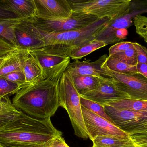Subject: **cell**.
Masks as SVG:
<instances>
[{
	"label": "cell",
	"instance_id": "cell-1",
	"mask_svg": "<svg viewBox=\"0 0 147 147\" xmlns=\"http://www.w3.org/2000/svg\"><path fill=\"white\" fill-rule=\"evenodd\" d=\"M70 61L53 70L35 83L22 89L12 100L23 113L39 119L51 118L61 107L59 83Z\"/></svg>",
	"mask_w": 147,
	"mask_h": 147
},
{
	"label": "cell",
	"instance_id": "cell-2",
	"mask_svg": "<svg viewBox=\"0 0 147 147\" xmlns=\"http://www.w3.org/2000/svg\"><path fill=\"white\" fill-rule=\"evenodd\" d=\"M51 118L39 119L25 113L0 126L2 147H49L53 139L62 135Z\"/></svg>",
	"mask_w": 147,
	"mask_h": 147
},
{
	"label": "cell",
	"instance_id": "cell-3",
	"mask_svg": "<svg viewBox=\"0 0 147 147\" xmlns=\"http://www.w3.org/2000/svg\"><path fill=\"white\" fill-rule=\"evenodd\" d=\"M59 91L61 107L68 113L75 135L83 139L89 138L82 114L80 96L70 76L65 71L60 77Z\"/></svg>",
	"mask_w": 147,
	"mask_h": 147
},
{
	"label": "cell",
	"instance_id": "cell-4",
	"mask_svg": "<svg viewBox=\"0 0 147 147\" xmlns=\"http://www.w3.org/2000/svg\"><path fill=\"white\" fill-rule=\"evenodd\" d=\"M109 18L99 19L92 24L78 30L58 33L40 32L45 46L59 49H68L80 46L95 39L96 34L102 29Z\"/></svg>",
	"mask_w": 147,
	"mask_h": 147
},
{
	"label": "cell",
	"instance_id": "cell-5",
	"mask_svg": "<svg viewBox=\"0 0 147 147\" xmlns=\"http://www.w3.org/2000/svg\"><path fill=\"white\" fill-rule=\"evenodd\" d=\"M73 13L114 19L128 8L131 0H69Z\"/></svg>",
	"mask_w": 147,
	"mask_h": 147
},
{
	"label": "cell",
	"instance_id": "cell-6",
	"mask_svg": "<svg viewBox=\"0 0 147 147\" xmlns=\"http://www.w3.org/2000/svg\"><path fill=\"white\" fill-rule=\"evenodd\" d=\"M147 13V0H131L126 11L114 19L106 22L98 31L95 39L104 42L106 45L112 44L115 32L119 29L126 28L133 25L134 19L139 15Z\"/></svg>",
	"mask_w": 147,
	"mask_h": 147
},
{
	"label": "cell",
	"instance_id": "cell-7",
	"mask_svg": "<svg viewBox=\"0 0 147 147\" xmlns=\"http://www.w3.org/2000/svg\"><path fill=\"white\" fill-rule=\"evenodd\" d=\"M40 32L47 33H58L85 27L99 20L92 15L73 13L71 17L60 20H45L37 17L30 18Z\"/></svg>",
	"mask_w": 147,
	"mask_h": 147
},
{
	"label": "cell",
	"instance_id": "cell-8",
	"mask_svg": "<svg viewBox=\"0 0 147 147\" xmlns=\"http://www.w3.org/2000/svg\"><path fill=\"white\" fill-rule=\"evenodd\" d=\"M102 67L113 79L115 86L127 94L129 99L147 101V78L139 73H118L111 70L104 64Z\"/></svg>",
	"mask_w": 147,
	"mask_h": 147
},
{
	"label": "cell",
	"instance_id": "cell-9",
	"mask_svg": "<svg viewBox=\"0 0 147 147\" xmlns=\"http://www.w3.org/2000/svg\"><path fill=\"white\" fill-rule=\"evenodd\" d=\"M104 107L114 125L129 135L147 131V111H129L108 105Z\"/></svg>",
	"mask_w": 147,
	"mask_h": 147
},
{
	"label": "cell",
	"instance_id": "cell-10",
	"mask_svg": "<svg viewBox=\"0 0 147 147\" xmlns=\"http://www.w3.org/2000/svg\"><path fill=\"white\" fill-rule=\"evenodd\" d=\"M86 131L91 140L97 136H109L122 140H130L128 134L106 119L89 111L81 106Z\"/></svg>",
	"mask_w": 147,
	"mask_h": 147
},
{
	"label": "cell",
	"instance_id": "cell-11",
	"mask_svg": "<svg viewBox=\"0 0 147 147\" xmlns=\"http://www.w3.org/2000/svg\"><path fill=\"white\" fill-rule=\"evenodd\" d=\"M15 33L19 49L32 51L45 46L41 33L30 18L22 20L16 26Z\"/></svg>",
	"mask_w": 147,
	"mask_h": 147
},
{
	"label": "cell",
	"instance_id": "cell-12",
	"mask_svg": "<svg viewBox=\"0 0 147 147\" xmlns=\"http://www.w3.org/2000/svg\"><path fill=\"white\" fill-rule=\"evenodd\" d=\"M35 17L45 20H60L71 17L73 14L69 0H34Z\"/></svg>",
	"mask_w": 147,
	"mask_h": 147
},
{
	"label": "cell",
	"instance_id": "cell-13",
	"mask_svg": "<svg viewBox=\"0 0 147 147\" xmlns=\"http://www.w3.org/2000/svg\"><path fill=\"white\" fill-rule=\"evenodd\" d=\"M80 96L103 106L111 102L129 99L128 95L120 91L116 87L112 78L103 83L94 90Z\"/></svg>",
	"mask_w": 147,
	"mask_h": 147
},
{
	"label": "cell",
	"instance_id": "cell-14",
	"mask_svg": "<svg viewBox=\"0 0 147 147\" xmlns=\"http://www.w3.org/2000/svg\"><path fill=\"white\" fill-rule=\"evenodd\" d=\"M108 57L107 54H104L92 62H90V60L83 61L76 60L70 63L65 71L69 74L94 76L102 79L111 78L102 67Z\"/></svg>",
	"mask_w": 147,
	"mask_h": 147
},
{
	"label": "cell",
	"instance_id": "cell-15",
	"mask_svg": "<svg viewBox=\"0 0 147 147\" xmlns=\"http://www.w3.org/2000/svg\"><path fill=\"white\" fill-rule=\"evenodd\" d=\"M6 8L20 19L35 17L36 8L34 0H1Z\"/></svg>",
	"mask_w": 147,
	"mask_h": 147
},
{
	"label": "cell",
	"instance_id": "cell-16",
	"mask_svg": "<svg viewBox=\"0 0 147 147\" xmlns=\"http://www.w3.org/2000/svg\"><path fill=\"white\" fill-rule=\"evenodd\" d=\"M24 73L29 85L39 81L43 76V70L35 54L28 51L24 59Z\"/></svg>",
	"mask_w": 147,
	"mask_h": 147
},
{
	"label": "cell",
	"instance_id": "cell-17",
	"mask_svg": "<svg viewBox=\"0 0 147 147\" xmlns=\"http://www.w3.org/2000/svg\"><path fill=\"white\" fill-rule=\"evenodd\" d=\"M66 72L71 77L74 87L80 96L94 90L100 85L111 79H102L94 76L74 75Z\"/></svg>",
	"mask_w": 147,
	"mask_h": 147
},
{
	"label": "cell",
	"instance_id": "cell-18",
	"mask_svg": "<svg viewBox=\"0 0 147 147\" xmlns=\"http://www.w3.org/2000/svg\"><path fill=\"white\" fill-rule=\"evenodd\" d=\"M40 64L43 70V76L53 70L57 69L64 64L70 61V58L53 54H47L37 50L32 51Z\"/></svg>",
	"mask_w": 147,
	"mask_h": 147
},
{
	"label": "cell",
	"instance_id": "cell-19",
	"mask_svg": "<svg viewBox=\"0 0 147 147\" xmlns=\"http://www.w3.org/2000/svg\"><path fill=\"white\" fill-rule=\"evenodd\" d=\"M28 51L18 49L13 53L0 68V76L14 72H24V59Z\"/></svg>",
	"mask_w": 147,
	"mask_h": 147
},
{
	"label": "cell",
	"instance_id": "cell-20",
	"mask_svg": "<svg viewBox=\"0 0 147 147\" xmlns=\"http://www.w3.org/2000/svg\"><path fill=\"white\" fill-rule=\"evenodd\" d=\"M106 105L132 111H147V101L136 99H125L111 102Z\"/></svg>",
	"mask_w": 147,
	"mask_h": 147
},
{
	"label": "cell",
	"instance_id": "cell-21",
	"mask_svg": "<svg viewBox=\"0 0 147 147\" xmlns=\"http://www.w3.org/2000/svg\"><path fill=\"white\" fill-rule=\"evenodd\" d=\"M22 20V19H15L0 21V36L17 48L18 44L15 33V28Z\"/></svg>",
	"mask_w": 147,
	"mask_h": 147
},
{
	"label": "cell",
	"instance_id": "cell-22",
	"mask_svg": "<svg viewBox=\"0 0 147 147\" xmlns=\"http://www.w3.org/2000/svg\"><path fill=\"white\" fill-rule=\"evenodd\" d=\"M105 64L111 70L118 73L124 74L138 73L136 66L128 64L112 56H108Z\"/></svg>",
	"mask_w": 147,
	"mask_h": 147
},
{
	"label": "cell",
	"instance_id": "cell-23",
	"mask_svg": "<svg viewBox=\"0 0 147 147\" xmlns=\"http://www.w3.org/2000/svg\"><path fill=\"white\" fill-rule=\"evenodd\" d=\"M92 141V147H120L134 144L131 140H122L109 136H97Z\"/></svg>",
	"mask_w": 147,
	"mask_h": 147
},
{
	"label": "cell",
	"instance_id": "cell-24",
	"mask_svg": "<svg viewBox=\"0 0 147 147\" xmlns=\"http://www.w3.org/2000/svg\"><path fill=\"white\" fill-rule=\"evenodd\" d=\"M25 87L0 76V97H9L16 95Z\"/></svg>",
	"mask_w": 147,
	"mask_h": 147
},
{
	"label": "cell",
	"instance_id": "cell-25",
	"mask_svg": "<svg viewBox=\"0 0 147 147\" xmlns=\"http://www.w3.org/2000/svg\"><path fill=\"white\" fill-rule=\"evenodd\" d=\"M80 101L82 107L114 124L112 120L106 114L104 106L81 96H80Z\"/></svg>",
	"mask_w": 147,
	"mask_h": 147
},
{
	"label": "cell",
	"instance_id": "cell-26",
	"mask_svg": "<svg viewBox=\"0 0 147 147\" xmlns=\"http://www.w3.org/2000/svg\"><path fill=\"white\" fill-rule=\"evenodd\" d=\"M111 56L130 65L136 66L138 63L137 53L134 46L125 51Z\"/></svg>",
	"mask_w": 147,
	"mask_h": 147
},
{
	"label": "cell",
	"instance_id": "cell-27",
	"mask_svg": "<svg viewBox=\"0 0 147 147\" xmlns=\"http://www.w3.org/2000/svg\"><path fill=\"white\" fill-rule=\"evenodd\" d=\"M136 33L140 36L147 37V16L142 15L137 16L133 20Z\"/></svg>",
	"mask_w": 147,
	"mask_h": 147
},
{
	"label": "cell",
	"instance_id": "cell-28",
	"mask_svg": "<svg viewBox=\"0 0 147 147\" xmlns=\"http://www.w3.org/2000/svg\"><path fill=\"white\" fill-rule=\"evenodd\" d=\"M19 48L0 36V59L10 56Z\"/></svg>",
	"mask_w": 147,
	"mask_h": 147
},
{
	"label": "cell",
	"instance_id": "cell-29",
	"mask_svg": "<svg viewBox=\"0 0 147 147\" xmlns=\"http://www.w3.org/2000/svg\"><path fill=\"white\" fill-rule=\"evenodd\" d=\"M2 76L8 80L22 85L25 88L30 85L26 83V77L23 72H14Z\"/></svg>",
	"mask_w": 147,
	"mask_h": 147
},
{
	"label": "cell",
	"instance_id": "cell-30",
	"mask_svg": "<svg viewBox=\"0 0 147 147\" xmlns=\"http://www.w3.org/2000/svg\"><path fill=\"white\" fill-rule=\"evenodd\" d=\"M134 46V42L130 41H121L112 46L109 49V56L125 51Z\"/></svg>",
	"mask_w": 147,
	"mask_h": 147
},
{
	"label": "cell",
	"instance_id": "cell-31",
	"mask_svg": "<svg viewBox=\"0 0 147 147\" xmlns=\"http://www.w3.org/2000/svg\"><path fill=\"white\" fill-rule=\"evenodd\" d=\"M129 138L136 146L147 147V131L129 134Z\"/></svg>",
	"mask_w": 147,
	"mask_h": 147
},
{
	"label": "cell",
	"instance_id": "cell-32",
	"mask_svg": "<svg viewBox=\"0 0 147 147\" xmlns=\"http://www.w3.org/2000/svg\"><path fill=\"white\" fill-rule=\"evenodd\" d=\"M134 47L137 53L138 63L147 64V48L137 42H134Z\"/></svg>",
	"mask_w": 147,
	"mask_h": 147
},
{
	"label": "cell",
	"instance_id": "cell-33",
	"mask_svg": "<svg viewBox=\"0 0 147 147\" xmlns=\"http://www.w3.org/2000/svg\"><path fill=\"white\" fill-rule=\"evenodd\" d=\"M20 19L16 15L8 10L0 0V21Z\"/></svg>",
	"mask_w": 147,
	"mask_h": 147
},
{
	"label": "cell",
	"instance_id": "cell-34",
	"mask_svg": "<svg viewBox=\"0 0 147 147\" xmlns=\"http://www.w3.org/2000/svg\"><path fill=\"white\" fill-rule=\"evenodd\" d=\"M128 34V32L126 28H121L117 30L114 34L112 44L125 39L127 36Z\"/></svg>",
	"mask_w": 147,
	"mask_h": 147
},
{
	"label": "cell",
	"instance_id": "cell-35",
	"mask_svg": "<svg viewBox=\"0 0 147 147\" xmlns=\"http://www.w3.org/2000/svg\"><path fill=\"white\" fill-rule=\"evenodd\" d=\"M49 147H70L65 142L62 135L57 136L53 139Z\"/></svg>",
	"mask_w": 147,
	"mask_h": 147
},
{
	"label": "cell",
	"instance_id": "cell-36",
	"mask_svg": "<svg viewBox=\"0 0 147 147\" xmlns=\"http://www.w3.org/2000/svg\"><path fill=\"white\" fill-rule=\"evenodd\" d=\"M136 69L138 73L142 74L147 78V64L138 63Z\"/></svg>",
	"mask_w": 147,
	"mask_h": 147
},
{
	"label": "cell",
	"instance_id": "cell-37",
	"mask_svg": "<svg viewBox=\"0 0 147 147\" xmlns=\"http://www.w3.org/2000/svg\"><path fill=\"white\" fill-rule=\"evenodd\" d=\"M10 56H9V57H7V58H4L0 59V68H1V67L2 66H3V65L4 64V63H5V62H6V61H7V59L8 58H9V57Z\"/></svg>",
	"mask_w": 147,
	"mask_h": 147
},
{
	"label": "cell",
	"instance_id": "cell-38",
	"mask_svg": "<svg viewBox=\"0 0 147 147\" xmlns=\"http://www.w3.org/2000/svg\"><path fill=\"white\" fill-rule=\"evenodd\" d=\"M120 147H135L134 144H133L131 145H128V146H121Z\"/></svg>",
	"mask_w": 147,
	"mask_h": 147
},
{
	"label": "cell",
	"instance_id": "cell-39",
	"mask_svg": "<svg viewBox=\"0 0 147 147\" xmlns=\"http://www.w3.org/2000/svg\"><path fill=\"white\" fill-rule=\"evenodd\" d=\"M144 40H145V41H146V43L147 44V39H144Z\"/></svg>",
	"mask_w": 147,
	"mask_h": 147
},
{
	"label": "cell",
	"instance_id": "cell-40",
	"mask_svg": "<svg viewBox=\"0 0 147 147\" xmlns=\"http://www.w3.org/2000/svg\"><path fill=\"white\" fill-rule=\"evenodd\" d=\"M143 39H147V37H144V38H143Z\"/></svg>",
	"mask_w": 147,
	"mask_h": 147
},
{
	"label": "cell",
	"instance_id": "cell-41",
	"mask_svg": "<svg viewBox=\"0 0 147 147\" xmlns=\"http://www.w3.org/2000/svg\"><path fill=\"white\" fill-rule=\"evenodd\" d=\"M0 147H2L1 146V145H0Z\"/></svg>",
	"mask_w": 147,
	"mask_h": 147
},
{
	"label": "cell",
	"instance_id": "cell-42",
	"mask_svg": "<svg viewBox=\"0 0 147 147\" xmlns=\"http://www.w3.org/2000/svg\"><path fill=\"white\" fill-rule=\"evenodd\" d=\"M135 147H140L136 146H135Z\"/></svg>",
	"mask_w": 147,
	"mask_h": 147
}]
</instances>
